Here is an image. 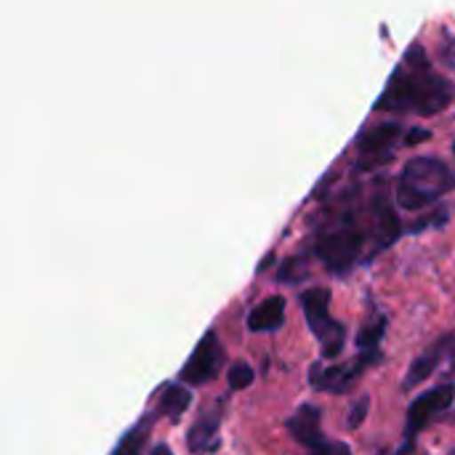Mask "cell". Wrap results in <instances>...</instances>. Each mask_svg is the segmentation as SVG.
Here are the masks:
<instances>
[{
    "mask_svg": "<svg viewBox=\"0 0 455 455\" xmlns=\"http://www.w3.org/2000/svg\"><path fill=\"white\" fill-rule=\"evenodd\" d=\"M455 88L451 80L432 69H413L403 64L387 91L379 99V109H395V112H416V115H437L453 101Z\"/></svg>",
    "mask_w": 455,
    "mask_h": 455,
    "instance_id": "obj_1",
    "label": "cell"
},
{
    "mask_svg": "<svg viewBox=\"0 0 455 455\" xmlns=\"http://www.w3.org/2000/svg\"><path fill=\"white\" fill-rule=\"evenodd\" d=\"M455 187L453 168L440 157H413L397 179V203L405 211H424Z\"/></svg>",
    "mask_w": 455,
    "mask_h": 455,
    "instance_id": "obj_2",
    "label": "cell"
},
{
    "mask_svg": "<svg viewBox=\"0 0 455 455\" xmlns=\"http://www.w3.org/2000/svg\"><path fill=\"white\" fill-rule=\"evenodd\" d=\"M363 245H365V235L363 229L357 227L355 216L347 213L336 227H331L320 240H317V256L320 261L333 272V275H344L349 272L360 253H363Z\"/></svg>",
    "mask_w": 455,
    "mask_h": 455,
    "instance_id": "obj_3",
    "label": "cell"
},
{
    "mask_svg": "<svg viewBox=\"0 0 455 455\" xmlns=\"http://www.w3.org/2000/svg\"><path fill=\"white\" fill-rule=\"evenodd\" d=\"M328 307H331V291L328 288H309L301 293V309H304V317H307L315 339L323 347V357L333 360L344 349L347 328H344V323L331 317Z\"/></svg>",
    "mask_w": 455,
    "mask_h": 455,
    "instance_id": "obj_4",
    "label": "cell"
},
{
    "mask_svg": "<svg viewBox=\"0 0 455 455\" xmlns=\"http://www.w3.org/2000/svg\"><path fill=\"white\" fill-rule=\"evenodd\" d=\"M221 363H224V349H221V341H219V333L211 328L197 349L192 352V357L184 363L181 368V381L189 384V387H205L208 381H213L221 371Z\"/></svg>",
    "mask_w": 455,
    "mask_h": 455,
    "instance_id": "obj_5",
    "label": "cell"
},
{
    "mask_svg": "<svg viewBox=\"0 0 455 455\" xmlns=\"http://www.w3.org/2000/svg\"><path fill=\"white\" fill-rule=\"evenodd\" d=\"M381 363V352L376 355H357L355 360L344 363V365H333V368H320L315 365L309 373V384L320 392H331V395H341L347 389H352L357 384V379L365 373L368 365Z\"/></svg>",
    "mask_w": 455,
    "mask_h": 455,
    "instance_id": "obj_6",
    "label": "cell"
},
{
    "mask_svg": "<svg viewBox=\"0 0 455 455\" xmlns=\"http://www.w3.org/2000/svg\"><path fill=\"white\" fill-rule=\"evenodd\" d=\"M455 400V387L453 384H440L429 392H424L419 400L411 403L408 416H405V445H413L419 432L443 411H448Z\"/></svg>",
    "mask_w": 455,
    "mask_h": 455,
    "instance_id": "obj_7",
    "label": "cell"
},
{
    "mask_svg": "<svg viewBox=\"0 0 455 455\" xmlns=\"http://www.w3.org/2000/svg\"><path fill=\"white\" fill-rule=\"evenodd\" d=\"M400 139H403V128L397 123H381V125L365 131L357 141L360 155H363V160H360L363 171H371L381 163H389Z\"/></svg>",
    "mask_w": 455,
    "mask_h": 455,
    "instance_id": "obj_8",
    "label": "cell"
},
{
    "mask_svg": "<svg viewBox=\"0 0 455 455\" xmlns=\"http://www.w3.org/2000/svg\"><path fill=\"white\" fill-rule=\"evenodd\" d=\"M323 411L312 403H304L288 421V429L291 435L309 451V453H317L320 448L328 445V440L323 437Z\"/></svg>",
    "mask_w": 455,
    "mask_h": 455,
    "instance_id": "obj_9",
    "label": "cell"
},
{
    "mask_svg": "<svg viewBox=\"0 0 455 455\" xmlns=\"http://www.w3.org/2000/svg\"><path fill=\"white\" fill-rule=\"evenodd\" d=\"M219 429H221V405L208 408L200 413V419L192 424L187 445L192 453H213L219 448Z\"/></svg>",
    "mask_w": 455,
    "mask_h": 455,
    "instance_id": "obj_10",
    "label": "cell"
},
{
    "mask_svg": "<svg viewBox=\"0 0 455 455\" xmlns=\"http://www.w3.org/2000/svg\"><path fill=\"white\" fill-rule=\"evenodd\" d=\"M455 336H443L440 341H435L429 349H424L416 360H413V365H411V371H408V376H405V389H416L419 384H424L437 368H440V363H443V357H445V347L448 344H453Z\"/></svg>",
    "mask_w": 455,
    "mask_h": 455,
    "instance_id": "obj_11",
    "label": "cell"
},
{
    "mask_svg": "<svg viewBox=\"0 0 455 455\" xmlns=\"http://www.w3.org/2000/svg\"><path fill=\"white\" fill-rule=\"evenodd\" d=\"M285 323V299L283 296H269L259 307L251 309L248 315V328L253 333H269L277 331Z\"/></svg>",
    "mask_w": 455,
    "mask_h": 455,
    "instance_id": "obj_12",
    "label": "cell"
},
{
    "mask_svg": "<svg viewBox=\"0 0 455 455\" xmlns=\"http://www.w3.org/2000/svg\"><path fill=\"white\" fill-rule=\"evenodd\" d=\"M189 405H192V392H187L179 384H168V387H163V395H160V403H157V413L168 416L171 421H179L181 413H187Z\"/></svg>",
    "mask_w": 455,
    "mask_h": 455,
    "instance_id": "obj_13",
    "label": "cell"
},
{
    "mask_svg": "<svg viewBox=\"0 0 455 455\" xmlns=\"http://www.w3.org/2000/svg\"><path fill=\"white\" fill-rule=\"evenodd\" d=\"M384 333H387V317H373L360 333H357V349H360V355H376V352H381L379 347H381V339H384Z\"/></svg>",
    "mask_w": 455,
    "mask_h": 455,
    "instance_id": "obj_14",
    "label": "cell"
},
{
    "mask_svg": "<svg viewBox=\"0 0 455 455\" xmlns=\"http://www.w3.org/2000/svg\"><path fill=\"white\" fill-rule=\"evenodd\" d=\"M147 429L149 421H139L131 432H125V437L120 440V445L115 448L112 455H141L144 453V443H147Z\"/></svg>",
    "mask_w": 455,
    "mask_h": 455,
    "instance_id": "obj_15",
    "label": "cell"
},
{
    "mask_svg": "<svg viewBox=\"0 0 455 455\" xmlns=\"http://www.w3.org/2000/svg\"><path fill=\"white\" fill-rule=\"evenodd\" d=\"M253 379H256V371H253L248 363H235V365L229 368V387H232L235 392L248 389V387L253 384Z\"/></svg>",
    "mask_w": 455,
    "mask_h": 455,
    "instance_id": "obj_16",
    "label": "cell"
},
{
    "mask_svg": "<svg viewBox=\"0 0 455 455\" xmlns=\"http://www.w3.org/2000/svg\"><path fill=\"white\" fill-rule=\"evenodd\" d=\"M368 408H371V397H368V395H363V397L355 403V408H352V416H349L347 427H349V429H357V427L365 421V413H368Z\"/></svg>",
    "mask_w": 455,
    "mask_h": 455,
    "instance_id": "obj_17",
    "label": "cell"
},
{
    "mask_svg": "<svg viewBox=\"0 0 455 455\" xmlns=\"http://www.w3.org/2000/svg\"><path fill=\"white\" fill-rule=\"evenodd\" d=\"M424 139H429V131H424V128H413V131L405 136V144H419V141H424Z\"/></svg>",
    "mask_w": 455,
    "mask_h": 455,
    "instance_id": "obj_18",
    "label": "cell"
},
{
    "mask_svg": "<svg viewBox=\"0 0 455 455\" xmlns=\"http://www.w3.org/2000/svg\"><path fill=\"white\" fill-rule=\"evenodd\" d=\"M149 455H173V451H171L165 443H160V445H155V451H152Z\"/></svg>",
    "mask_w": 455,
    "mask_h": 455,
    "instance_id": "obj_19",
    "label": "cell"
},
{
    "mask_svg": "<svg viewBox=\"0 0 455 455\" xmlns=\"http://www.w3.org/2000/svg\"><path fill=\"white\" fill-rule=\"evenodd\" d=\"M411 451H413V445H403V448L397 451V455H408V453H411Z\"/></svg>",
    "mask_w": 455,
    "mask_h": 455,
    "instance_id": "obj_20",
    "label": "cell"
},
{
    "mask_svg": "<svg viewBox=\"0 0 455 455\" xmlns=\"http://www.w3.org/2000/svg\"><path fill=\"white\" fill-rule=\"evenodd\" d=\"M453 155H455V141H453Z\"/></svg>",
    "mask_w": 455,
    "mask_h": 455,
    "instance_id": "obj_21",
    "label": "cell"
}]
</instances>
